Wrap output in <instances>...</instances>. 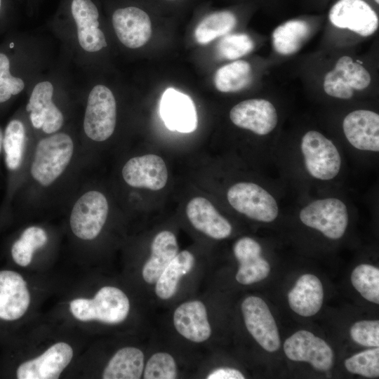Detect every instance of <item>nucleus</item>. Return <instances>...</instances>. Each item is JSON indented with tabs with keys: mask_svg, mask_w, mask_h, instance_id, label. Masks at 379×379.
I'll list each match as a JSON object with an SVG mask.
<instances>
[{
	"mask_svg": "<svg viewBox=\"0 0 379 379\" xmlns=\"http://www.w3.org/2000/svg\"><path fill=\"white\" fill-rule=\"evenodd\" d=\"M310 32V26L304 20L287 21L273 31L272 34L273 47L280 55H293L302 47Z\"/></svg>",
	"mask_w": 379,
	"mask_h": 379,
	"instance_id": "cd10ccee",
	"label": "nucleus"
},
{
	"mask_svg": "<svg viewBox=\"0 0 379 379\" xmlns=\"http://www.w3.org/2000/svg\"><path fill=\"white\" fill-rule=\"evenodd\" d=\"M71 11L81 48L88 52H96L106 47L105 34L98 28V11L93 1L73 0Z\"/></svg>",
	"mask_w": 379,
	"mask_h": 379,
	"instance_id": "412c9836",
	"label": "nucleus"
},
{
	"mask_svg": "<svg viewBox=\"0 0 379 379\" xmlns=\"http://www.w3.org/2000/svg\"><path fill=\"white\" fill-rule=\"evenodd\" d=\"M53 86L49 81H41L34 88L26 110L30 112L33 126L46 133L58 131L63 124V115L52 101Z\"/></svg>",
	"mask_w": 379,
	"mask_h": 379,
	"instance_id": "a211bd4d",
	"label": "nucleus"
},
{
	"mask_svg": "<svg viewBox=\"0 0 379 379\" xmlns=\"http://www.w3.org/2000/svg\"><path fill=\"white\" fill-rule=\"evenodd\" d=\"M173 324L181 335L192 342L206 341L211 334L206 307L199 300L187 301L178 306L173 314Z\"/></svg>",
	"mask_w": 379,
	"mask_h": 379,
	"instance_id": "5701e85b",
	"label": "nucleus"
},
{
	"mask_svg": "<svg viewBox=\"0 0 379 379\" xmlns=\"http://www.w3.org/2000/svg\"><path fill=\"white\" fill-rule=\"evenodd\" d=\"M25 128L23 123L18 119L11 120L4 132L2 150L5 164L9 171H18L22 163L25 147Z\"/></svg>",
	"mask_w": 379,
	"mask_h": 379,
	"instance_id": "c85d7f7f",
	"label": "nucleus"
},
{
	"mask_svg": "<svg viewBox=\"0 0 379 379\" xmlns=\"http://www.w3.org/2000/svg\"><path fill=\"white\" fill-rule=\"evenodd\" d=\"M171 1H173V0H171Z\"/></svg>",
	"mask_w": 379,
	"mask_h": 379,
	"instance_id": "37998d69",
	"label": "nucleus"
},
{
	"mask_svg": "<svg viewBox=\"0 0 379 379\" xmlns=\"http://www.w3.org/2000/svg\"><path fill=\"white\" fill-rule=\"evenodd\" d=\"M352 339L357 343L368 347L379 346V321L362 320L355 322L350 331Z\"/></svg>",
	"mask_w": 379,
	"mask_h": 379,
	"instance_id": "4c0bfd02",
	"label": "nucleus"
},
{
	"mask_svg": "<svg viewBox=\"0 0 379 379\" xmlns=\"http://www.w3.org/2000/svg\"><path fill=\"white\" fill-rule=\"evenodd\" d=\"M286 356L295 361H306L318 371H328L333 365V353L331 347L323 339L312 332L300 330L284 344Z\"/></svg>",
	"mask_w": 379,
	"mask_h": 379,
	"instance_id": "9d476101",
	"label": "nucleus"
},
{
	"mask_svg": "<svg viewBox=\"0 0 379 379\" xmlns=\"http://www.w3.org/2000/svg\"><path fill=\"white\" fill-rule=\"evenodd\" d=\"M194 262V257L190 251L178 253L156 281L157 295L163 300L173 297L177 291L180 279L191 271Z\"/></svg>",
	"mask_w": 379,
	"mask_h": 379,
	"instance_id": "bb28decb",
	"label": "nucleus"
},
{
	"mask_svg": "<svg viewBox=\"0 0 379 379\" xmlns=\"http://www.w3.org/2000/svg\"><path fill=\"white\" fill-rule=\"evenodd\" d=\"M252 69L245 60H237L219 68L214 77L217 90L223 93L241 91L251 81Z\"/></svg>",
	"mask_w": 379,
	"mask_h": 379,
	"instance_id": "c756f323",
	"label": "nucleus"
},
{
	"mask_svg": "<svg viewBox=\"0 0 379 379\" xmlns=\"http://www.w3.org/2000/svg\"><path fill=\"white\" fill-rule=\"evenodd\" d=\"M3 8V0H0V12Z\"/></svg>",
	"mask_w": 379,
	"mask_h": 379,
	"instance_id": "a19ab883",
	"label": "nucleus"
},
{
	"mask_svg": "<svg viewBox=\"0 0 379 379\" xmlns=\"http://www.w3.org/2000/svg\"><path fill=\"white\" fill-rule=\"evenodd\" d=\"M369 72L361 65L349 56L340 57L334 68L326 73L323 87L329 96L348 100L354 91H362L371 84Z\"/></svg>",
	"mask_w": 379,
	"mask_h": 379,
	"instance_id": "6e6552de",
	"label": "nucleus"
},
{
	"mask_svg": "<svg viewBox=\"0 0 379 379\" xmlns=\"http://www.w3.org/2000/svg\"><path fill=\"white\" fill-rule=\"evenodd\" d=\"M229 204L237 211L256 221L271 222L279 214L274 197L265 189L251 182H240L227 190Z\"/></svg>",
	"mask_w": 379,
	"mask_h": 379,
	"instance_id": "39448f33",
	"label": "nucleus"
},
{
	"mask_svg": "<svg viewBox=\"0 0 379 379\" xmlns=\"http://www.w3.org/2000/svg\"><path fill=\"white\" fill-rule=\"evenodd\" d=\"M29 302L30 295L22 276L13 271H0V318L7 321L20 318Z\"/></svg>",
	"mask_w": 379,
	"mask_h": 379,
	"instance_id": "aec40b11",
	"label": "nucleus"
},
{
	"mask_svg": "<svg viewBox=\"0 0 379 379\" xmlns=\"http://www.w3.org/2000/svg\"><path fill=\"white\" fill-rule=\"evenodd\" d=\"M354 288L366 300L379 303V270L368 264L357 266L351 274Z\"/></svg>",
	"mask_w": 379,
	"mask_h": 379,
	"instance_id": "473e14b6",
	"label": "nucleus"
},
{
	"mask_svg": "<svg viewBox=\"0 0 379 379\" xmlns=\"http://www.w3.org/2000/svg\"><path fill=\"white\" fill-rule=\"evenodd\" d=\"M253 48V41L246 34H225L217 45V53L221 58L234 60L249 53Z\"/></svg>",
	"mask_w": 379,
	"mask_h": 379,
	"instance_id": "f704fd0d",
	"label": "nucleus"
},
{
	"mask_svg": "<svg viewBox=\"0 0 379 379\" xmlns=\"http://www.w3.org/2000/svg\"><path fill=\"white\" fill-rule=\"evenodd\" d=\"M10 57L0 51V104L8 102L13 96L19 94L25 88L24 81L10 73Z\"/></svg>",
	"mask_w": 379,
	"mask_h": 379,
	"instance_id": "e433bc0d",
	"label": "nucleus"
},
{
	"mask_svg": "<svg viewBox=\"0 0 379 379\" xmlns=\"http://www.w3.org/2000/svg\"><path fill=\"white\" fill-rule=\"evenodd\" d=\"M73 350L66 343L54 344L38 357L20 364L18 379H57L70 363Z\"/></svg>",
	"mask_w": 379,
	"mask_h": 379,
	"instance_id": "ddd939ff",
	"label": "nucleus"
},
{
	"mask_svg": "<svg viewBox=\"0 0 379 379\" xmlns=\"http://www.w3.org/2000/svg\"><path fill=\"white\" fill-rule=\"evenodd\" d=\"M300 151L307 173L319 180H330L338 175L342 159L334 143L317 131H309L302 137Z\"/></svg>",
	"mask_w": 379,
	"mask_h": 379,
	"instance_id": "7ed1b4c3",
	"label": "nucleus"
},
{
	"mask_svg": "<svg viewBox=\"0 0 379 379\" xmlns=\"http://www.w3.org/2000/svg\"><path fill=\"white\" fill-rule=\"evenodd\" d=\"M237 18L230 11H220L208 14L198 24L194 38L199 44H206L215 39L229 33L236 25Z\"/></svg>",
	"mask_w": 379,
	"mask_h": 379,
	"instance_id": "7c9ffc66",
	"label": "nucleus"
},
{
	"mask_svg": "<svg viewBox=\"0 0 379 379\" xmlns=\"http://www.w3.org/2000/svg\"><path fill=\"white\" fill-rule=\"evenodd\" d=\"M178 253L177 239L173 233L164 230L158 233L151 244V255L142 267L145 282L156 283L164 269Z\"/></svg>",
	"mask_w": 379,
	"mask_h": 379,
	"instance_id": "393cba45",
	"label": "nucleus"
},
{
	"mask_svg": "<svg viewBox=\"0 0 379 379\" xmlns=\"http://www.w3.org/2000/svg\"><path fill=\"white\" fill-rule=\"evenodd\" d=\"M328 17L334 26L362 36L372 35L379 24L376 13L363 0H339L331 8Z\"/></svg>",
	"mask_w": 379,
	"mask_h": 379,
	"instance_id": "9b49d317",
	"label": "nucleus"
},
{
	"mask_svg": "<svg viewBox=\"0 0 379 379\" xmlns=\"http://www.w3.org/2000/svg\"><path fill=\"white\" fill-rule=\"evenodd\" d=\"M243 373L237 369L229 367L219 368L213 371L207 379H244Z\"/></svg>",
	"mask_w": 379,
	"mask_h": 379,
	"instance_id": "58836bf2",
	"label": "nucleus"
},
{
	"mask_svg": "<svg viewBox=\"0 0 379 379\" xmlns=\"http://www.w3.org/2000/svg\"><path fill=\"white\" fill-rule=\"evenodd\" d=\"M109 206L105 196L91 190L75 202L69 218L74 234L83 240H92L101 232L107 218Z\"/></svg>",
	"mask_w": 379,
	"mask_h": 379,
	"instance_id": "0eeeda50",
	"label": "nucleus"
},
{
	"mask_svg": "<svg viewBox=\"0 0 379 379\" xmlns=\"http://www.w3.org/2000/svg\"><path fill=\"white\" fill-rule=\"evenodd\" d=\"M117 121L116 100L105 86L97 85L89 93L85 112L86 135L97 142L105 141L114 133Z\"/></svg>",
	"mask_w": 379,
	"mask_h": 379,
	"instance_id": "423d86ee",
	"label": "nucleus"
},
{
	"mask_svg": "<svg viewBox=\"0 0 379 379\" xmlns=\"http://www.w3.org/2000/svg\"><path fill=\"white\" fill-rule=\"evenodd\" d=\"M176 377V364L173 357L168 353L154 354L145 365V379H174Z\"/></svg>",
	"mask_w": 379,
	"mask_h": 379,
	"instance_id": "c9c22d12",
	"label": "nucleus"
},
{
	"mask_svg": "<svg viewBox=\"0 0 379 379\" xmlns=\"http://www.w3.org/2000/svg\"><path fill=\"white\" fill-rule=\"evenodd\" d=\"M74 152L71 137L63 133L53 134L39 141L30 172L41 185L55 181L69 164Z\"/></svg>",
	"mask_w": 379,
	"mask_h": 379,
	"instance_id": "f257e3e1",
	"label": "nucleus"
},
{
	"mask_svg": "<svg viewBox=\"0 0 379 379\" xmlns=\"http://www.w3.org/2000/svg\"><path fill=\"white\" fill-rule=\"evenodd\" d=\"M160 114L171 131L191 133L197 126V115L191 98L173 88L166 89L160 102Z\"/></svg>",
	"mask_w": 379,
	"mask_h": 379,
	"instance_id": "f3484780",
	"label": "nucleus"
},
{
	"mask_svg": "<svg viewBox=\"0 0 379 379\" xmlns=\"http://www.w3.org/2000/svg\"><path fill=\"white\" fill-rule=\"evenodd\" d=\"M230 119L237 126L258 135L270 134L277 126L278 115L272 102L265 99H248L234 105Z\"/></svg>",
	"mask_w": 379,
	"mask_h": 379,
	"instance_id": "f8f14e48",
	"label": "nucleus"
},
{
	"mask_svg": "<svg viewBox=\"0 0 379 379\" xmlns=\"http://www.w3.org/2000/svg\"><path fill=\"white\" fill-rule=\"evenodd\" d=\"M144 369V354L136 347L118 350L109 361L102 373L104 379H138Z\"/></svg>",
	"mask_w": 379,
	"mask_h": 379,
	"instance_id": "a878e982",
	"label": "nucleus"
},
{
	"mask_svg": "<svg viewBox=\"0 0 379 379\" xmlns=\"http://www.w3.org/2000/svg\"><path fill=\"white\" fill-rule=\"evenodd\" d=\"M47 241V234L42 228L32 226L25 229L12 246L13 260L20 266H27L32 262L34 251L44 246Z\"/></svg>",
	"mask_w": 379,
	"mask_h": 379,
	"instance_id": "2f4dec72",
	"label": "nucleus"
},
{
	"mask_svg": "<svg viewBox=\"0 0 379 379\" xmlns=\"http://www.w3.org/2000/svg\"><path fill=\"white\" fill-rule=\"evenodd\" d=\"M122 176L133 187L157 191L166 185L168 172L165 162L159 156L146 154L129 159L122 168Z\"/></svg>",
	"mask_w": 379,
	"mask_h": 379,
	"instance_id": "4468645a",
	"label": "nucleus"
},
{
	"mask_svg": "<svg viewBox=\"0 0 379 379\" xmlns=\"http://www.w3.org/2000/svg\"><path fill=\"white\" fill-rule=\"evenodd\" d=\"M377 4L379 3V0H374Z\"/></svg>",
	"mask_w": 379,
	"mask_h": 379,
	"instance_id": "79ce46f5",
	"label": "nucleus"
},
{
	"mask_svg": "<svg viewBox=\"0 0 379 379\" xmlns=\"http://www.w3.org/2000/svg\"><path fill=\"white\" fill-rule=\"evenodd\" d=\"M234 254L239 262L237 281L249 285L265 279L270 272L269 262L261 256L262 248L255 239L245 237L234 244Z\"/></svg>",
	"mask_w": 379,
	"mask_h": 379,
	"instance_id": "6ab92c4d",
	"label": "nucleus"
},
{
	"mask_svg": "<svg viewBox=\"0 0 379 379\" xmlns=\"http://www.w3.org/2000/svg\"><path fill=\"white\" fill-rule=\"evenodd\" d=\"M3 137H4V133L2 132L0 128V154L1 153V151H2Z\"/></svg>",
	"mask_w": 379,
	"mask_h": 379,
	"instance_id": "ea45409f",
	"label": "nucleus"
},
{
	"mask_svg": "<svg viewBox=\"0 0 379 379\" xmlns=\"http://www.w3.org/2000/svg\"><path fill=\"white\" fill-rule=\"evenodd\" d=\"M324 288L319 279L312 274L301 275L288 294L291 309L302 317H311L321 309Z\"/></svg>",
	"mask_w": 379,
	"mask_h": 379,
	"instance_id": "b1692460",
	"label": "nucleus"
},
{
	"mask_svg": "<svg viewBox=\"0 0 379 379\" xmlns=\"http://www.w3.org/2000/svg\"><path fill=\"white\" fill-rule=\"evenodd\" d=\"M186 214L193 227L207 236L222 239L232 233L230 222L204 197H194L186 207Z\"/></svg>",
	"mask_w": 379,
	"mask_h": 379,
	"instance_id": "4be33fe9",
	"label": "nucleus"
},
{
	"mask_svg": "<svg viewBox=\"0 0 379 379\" xmlns=\"http://www.w3.org/2000/svg\"><path fill=\"white\" fill-rule=\"evenodd\" d=\"M112 25L119 41L130 48L144 46L152 35L150 18L138 7L116 10L112 15Z\"/></svg>",
	"mask_w": 379,
	"mask_h": 379,
	"instance_id": "2eb2a0df",
	"label": "nucleus"
},
{
	"mask_svg": "<svg viewBox=\"0 0 379 379\" xmlns=\"http://www.w3.org/2000/svg\"><path fill=\"white\" fill-rule=\"evenodd\" d=\"M300 221L331 239L341 238L348 225V211L340 199L328 197L311 201L299 213Z\"/></svg>",
	"mask_w": 379,
	"mask_h": 379,
	"instance_id": "20e7f679",
	"label": "nucleus"
},
{
	"mask_svg": "<svg viewBox=\"0 0 379 379\" xmlns=\"http://www.w3.org/2000/svg\"><path fill=\"white\" fill-rule=\"evenodd\" d=\"M241 312L246 327L255 341L267 352L279 350V331L266 302L257 296L247 297L241 303Z\"/></svg>",
	"mask_w": 379,
	"mask_h": 379,
	"instance_id": "1a4fd4ad",
	"label": "nucleus"
},
{
	"mask_svg": "<svg viewBox=\"0 0 379 379\" xmlns=\"http://www.w3.org/2000/svg\"><path fill=\"white\" fill-rule=\"evenodd\" d=\"M343 130L347 141L354 148L379 152V115L368 109L350 112L343 121Z\"/></svg>",
	"mask_w": 379,
	"mask_h": 379,
	"instance_id": "dca6fc26",
	"label": "nucleus"
},
{
	"mask_svg": "<svg viewBox=\"0 0 379 379\" xmlns=\"http://www.w3.org/2000/svg\"><path fill=\"white\" fill-rule=\"evenodd\" d=\"M346 369L354 374L375 378L379 376V349L375 347L357 353L345 361Z\"/></svg>",
	"mask_w": 379,
	"mask_h": 379,
	"instance_id": "72a5a7b5",
	"label": "nucleus"
},
{
	"mask_svg": "<svg viewBox=\"0 0 379 379\" xmlns=\"http://www.w3.org/2000/svg\"><path fill=\"white\" fill-rule=\"evenodd\" d=\"M69 305L72 314L79 321L97 320L110 324L123 321L130 309L126 295L114 286H104L93 299H75Z\"/></svg>",
	"mask_w": 379,
	"mask_h": 379,
	"instance_id": "f03ea898",
	"label": "nucleus"
}]
</instances>
